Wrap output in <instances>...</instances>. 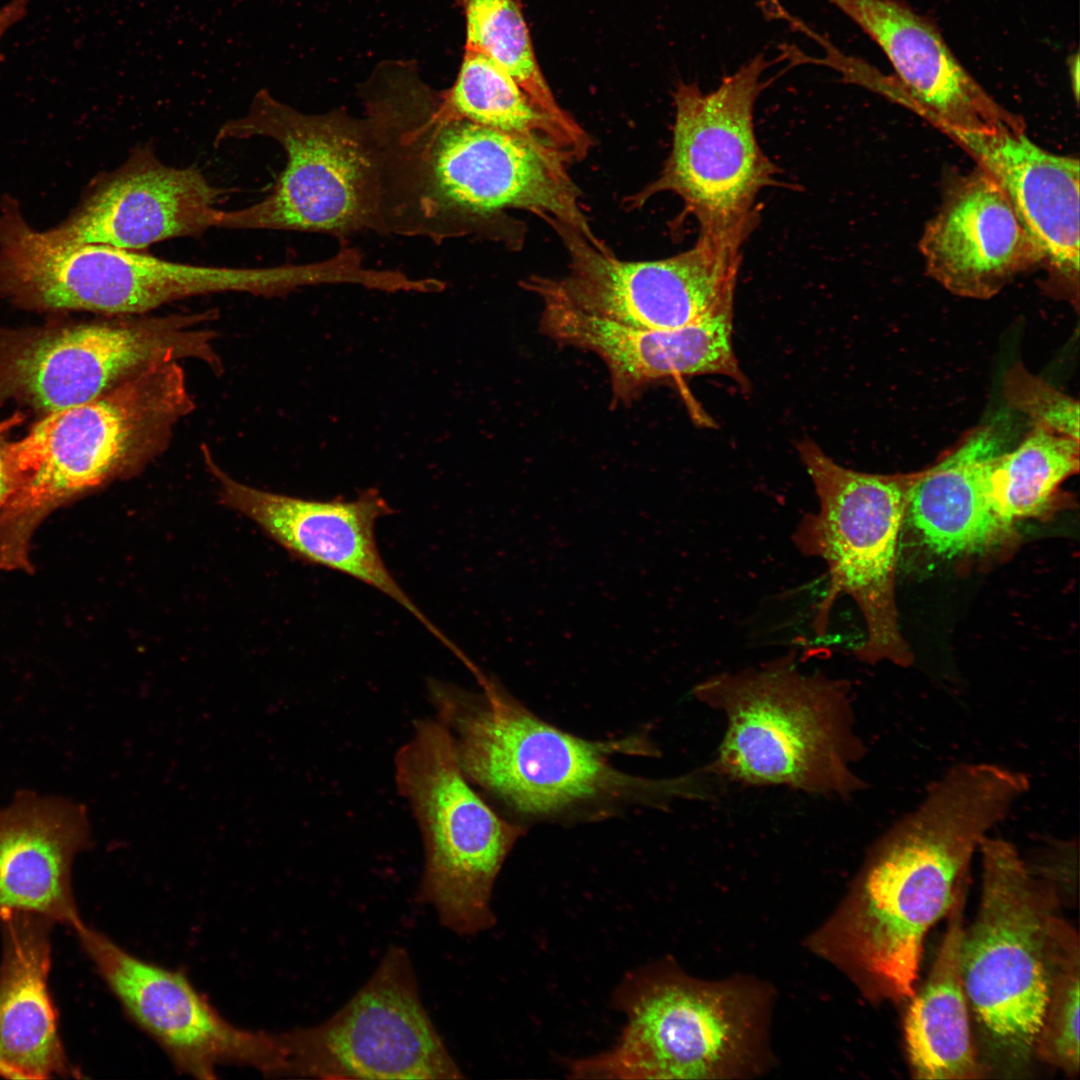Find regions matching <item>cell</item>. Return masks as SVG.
<instances>
[{"label":"cell","instance_id":"obj_1","mask_svg":"<svg viewBox=\"0 0 1080 1080\" xmlns=\"http://www.w3.org/2000/svg\"><path fill=\"white\" fill-rule=\"evenodd\" d=\"M1029 785L995 763L947 770L872 844L837 909L808 938L810 950L871 1003L908 1001L929 930L967 890L975 852Z\"/></svg>","mask_w":1080,"mask_h":1080},{"label":"cell","instance_id":"obj_2","mask_svg":"<svg viewBox=\"0 0 1080 1080\" xmlns=\"http://www.w3.org/2000/svg\"><path fill=\"white\" fill-rule=\"evenodd\" d=\"M473 675L480 692L430 679L428 696L464 775L514 813L557 819L709 797V782L699 769L648 779L611 765L617 753L654 754L643 739L595 742L571 735L537 717L480 669Z\"/></svg>","mask_w":1080,"mask_h":1080},{"label":"cell","instance_id":"obj_3","mask_svg":"<svg viewBox=\"0 0 1080 1080\" xmlns=\"http://www.w3.org/2000/svg\"><path fill=\"white\" fill-rule=\"evenodd\" d=\"M179 361L152 365L81 405L48 413L4 445L12 494L0 514V569L31 571L37 527L55 509L130 477L194 409Z\"/></svg>","mask_w":1080,"mask_h":1080},{"label":"cell","instance_id":"obj_4","mask_svg":"<svg viewBox=\"0 0 1080 1080\" xmlns=\"http://www.w3.org/2000/svg\"><path fill=\"white\" fill-rule=\"evenodd\" d=\"M693 694L725 718L717 754L705 766L717 779L841 800L864 789L854 771L865 749L849 684L803 672L795 651L712 675Z\"/></svg>","mask_w":1080,"mask_h":1080},{"label":"cell","instance_id":"obj_5","mask_svg":"<svg viewBox=\"0 0 1080 1080\" xmlns=\"http://www.w3.org/2000/svg\"><path fill=\"white\" fill-rule=\"evenodd\" d=\"M775 992L752 976L704 980L672 959L631 970L616 988L626 1023L607 1052L571 1065L577 1078L745 1079L775 1064Z\"/></svg>","mask_w":1080,"mask_h":1080},{"label":"cell","instance_id":"obj_6","mask_svg":"<svg viewBox=\"0 0 1080 1080\" xmlns=\"http://www.w3.org/2000/svg\"><path fill=\"white\" fill-rule=\"evenodd\" d=\"M981 895L964 928L961 966L981 1063L1016 1077L1033 1057L1048 996V937L1061 896L1018 849L987 836L980 844Z\"/></svg>","mask_w":1080,"mask_h":1080},{"label":"cell","instance_id":"obj_7","mask_svg":"<svg viewBox=\"0 0 1080 1080\" xmlns=\"http://www.w3.org/2000/svg\"><path fill=\"white\" fill-rule=\"evenodd\" d=\"M797 449L819 510L802 517L792 540L801 554L823 560L829 577L812 623L815 632L825 633L835 601L848 595L867 630L855 657L868 664L910 665L913 656L901 635L895 598L897 548L910 493L923 469L866 473L839 465L811 440Z\"/></svg>","mask_w":1080,"mask_h":1080},{"label":"cell","instance_id":"obj_8","mask_svg":"<svg viewBox=\"0 0 1080 1080\" xmlns=\"http://www.w3.org/2000/svg\"><path fill=\"white\" fill-rule=\"evenodd\" d=\"M256 136L278 142L287 165L264 199L221 210L218 228L385 233L379 148L365 116L343 109L305 114L263 89L246 115L221 126L216 141Z\"/></svg>","mask_w":1080,"mask_h":1080},{"label":"cell","instance_id":"obj_9","mask_svg":"<svg viewBox=\"0 0 1080 1080\" xmlns=\"http://www.w3.org/2000/svg\"><path fill=\"white\" fill-rule=\"evenodd\" d=\"M394 768L398 792L407 800L423 841L419 901L457 935L490 929L496 922L492 891L523 830L499 816L473 788L449 732L436 718L414 722L411 737L395 755Z\"/></svg>","mask_w":1080,"mask_h":1080},{"label":"cell","instance_id":"obj_10","mask_svg":"<svg viewBox=\"0 0 1080 1080\" xmlns=\"http://www.w3.org/2000/svg\"><path fill=\"white\" fill-rule=\"evenodd\" d=\"M774 63L758 54L704 93L697 82L679 81L674 92L672 148L659 177L638 193L634 205L660 192L684 202L699 236L742 246L758 223L759 192L777 185V167L761 150L754 107Z\"/></svg>","mask_w":1080,"mask_h":1080},{"label":"cell","instance_id":"obj_11","mask_svg":"<svg viewBox=\"0 0 1080 1080\" xmlns=\"http://www.w3.org/2000/svg\"><path fill=\"white\" fill-rule=\"evenodd\" d=\"M277 1077L458 1079L424 1007L408 952L390 947L368 981L327 1020L276 1032Z\"/></svg>","mask_w":1080,"mask_h":1080},{"label":"cell","instance_id":"obj_12","mask_svg":"<svg viewBox=\"0 0 1080 1080\" xmlns=\"http://www.w3.org/2000/svg\"><path fill=\"white\" fill-rule=\"evenodd\" d=\"M570 261L559 279L534 276L523 287L619 325L675 329L733 313L741 247L699 236L677 255L651 261L617 258L594 234L553 227Z\"/></svg>","mask_w":1080,"mask_h":1080},{"label":"cell","instance_id":"obj_13","mask_svg":"<svg viewBox=\"0 0 1080 1080\" xmlns=\"http://www.w3.org/2000/svg\"><path fill=\"white\" fill-rule=\"evenodd\" d=\"M210 311L128 318L45 332L6 351L5 391L51 413L89 402L152 365L197 359L221 368Z\"/></svg>","mask_w":1080,"mask_h":1080},{"label":"cell","instance_id":"obj_14","mask_svg":"<svg viewBox=\"0 0 1080 1080\" xmlns=\"http://www.w3.org/2000/svg\"><path fill=\"white\" fill-rule=\"evenodd\" d=\"M73 931L128 1018L179 1072L213 1079L219 1067L239 1065L276 1077L275 1032L229 1022L185 974L135 956L84 922Z\"/></svg>","mask_w":1080,"mask_h":1080},{"label":"cell","instance_id":"obj_15","mask_svg":"<svg viewBox=\"0 0 1080 1080\" xmlns=\"http://www.w3.org/2000/svg\"><path fill=\"white\" fill-rule=\"evenodd\" d=\"M205 462L219 483L222 504L258 524L273 540L297 558L320 565L385 594L412 614L451 652L450 641L414 604L388 570L378 549L375 526L394 511L376 489L363 490L353 500H314L263 491L240 483L213 461Z\"/></svg>","mask_w":1080,"mask_h":1080},{"label":"cell","instance_id":"obj_16","mask_svg":"<svg viewBox=\"0 0 1080 1080\" xmlns=\"http://www.w3.org/2000/svg\"><path fill=\"white\" fill-rule=\"evenodd\" d=\"M218 195L199 169L168 166L150 146H140L120 167L97 178L72 213L50 230L77 243L136 251L218 228Z\"/></svg>","mask_w":1080,"mask_h":1080},{"label":"cell","instance_id":"obj_17","mask_svg":"<svg viewBox=\"0 0 1080 1080\" xmlns=\"http://www.w3.org/2000/svg\"><path fill=\"white\" fill-rule=\"evenodd\" d=\"M541 302L542 333L597 355L608 369L615 404H631L652 385L681 377L718 374L748 386L732 345L733 313L675 329H640L558 301Z\"/></svg>","mask_w":1080,"mask_h":1080},{"label":"cell","instance_id":"obj_18","mask_svg":"<svg viewBox=\"0 0 1080 1080\" xmlns=\"http://www.w3.org/2000/svg\"><path fill=\"white\" fill-rule=\"evenodd\" d=\"M920 251L931 278L957 296L981 300L1043 263L1003 188L980 166L948 186Z\"/></svg>","mask_w":1080,"mask_h":1080},{"label":"cell","instance_id":"obj_19","mask_svg":"<svg viewBox=\"0 0 1080 1080\" xmlns=\"http://www.w3.org/2000/svg\"><path fill=\"white\" fill-rule=\"evenodd\" d=\"M884 52L905 97L944 131L1024 128L964 68L938 28L898 0H827Z\"/></svg>","mask_w":1080,"mask_h":1080},{"label":"cell","instance_id":"obj_20","mask_svg":"<svg viewBox=\"0 0 1080 1080\" xmlns=\"http://www.w3.org/2000/svg\"><path fill=\"white\" fill-rule=\"evenodd\" d=\"M947 133L996 179L1040 249L1043 263L1072 296L1073 292L1078 296V159L1042 149L1025 135L1024 129Z\"/></svg>","mask_w":1080,"mask_h":1080},{"label":"cell","instance_id":"obj_21","mask_svg":"<svg viewBox=\"0 0 1080 1080\" xmlns=\"http://www.w3.org/2000/svg\"><path fill=\"white\" fill-rule=\"evenodd\" d=\"M90 841L84 806L58 796L18 793L0 808V912L34 913L72 929L81 923L72 866Z\"/></svg>","mask_w":1080,"mask_h":1080},{"label":"cell","instance_id":"obj_22","mask_svg":"<svg viewBox=\"0 0 1080 1080\" xmlns=\"http://www.w3.org/2000/svg\"><path fill=\"white\" fill-rule=\"evenodd\" d=\"M44 916L0 912V1078L71 1077L49 990L51 933Z\"/></svg>","mask_w":1080,"mask_h":1080},{"label":"cell","instance_id":"obj_23","mask_svg":"<svg viewBox=\"0 0 1080 1080\" xmlns=\"http://www.w3.org/2000/svg\"><path fill=\"white\" fill-rule=\"evenodd\" d=\"M1003 449L1000 431L981 425L934 464L913 486L906 514L928 548L946 558L982 552L1011 530L996 515L987 489L989 459Z\"/></svg>","mask_w":1080,"mask_h":1080},{"label":"cell","instance_id":"obj_24","mask_svg":"<svg viewBox=\"0 0 1080 1080\" xmlns=\"http://www.w3.org/2000/svg\"><path fill=\"white\" fill-rule=\"evenodd\" d=\"M967 890L946 916L947 926L922 987L908 1000L904 1042L915 1079L974 1080L986 1077L972 1031L961 966Z\"/></svg>","mask_w":1080,"mask_h":1080},{"label":"cell","instance_id":"obj_25","mask_svg":"<svg viewBox=\"0 0 1080 1080\" xmlns=\"http://www.w3.org/2000/svg\"><path fill=\"white\" fill-rule=\"evenodd\" d=\"M1079 440L1032 426L1016 448L994 454L987 489L996 515L1012 528L1056 510L1064 481L1079 471Z\"/></svg>","mask_w":1080,"mask_h":1080},{"label":"cell","instance_id":"obj_26","mask_svg":"<svg viewBox=\"0 0 1080 1080\" xmlns=\"http://www.w3.org/2000/svg\"><path fill=\"white\" fill-rule=\"evenodd\" d=\"M445 94L458 114L475 123L552 148L569 161L585 156L506 70L480 52L464 49L457 77Z\"/></svg>","mask_w":1080,"mask_h":1080},{"label":"cell","instance_id":"obj_27","mask_svg":"<svg viewBox=\"0 0 1080 1080\" xmlns=\"http://www.w3.org/2000/svg\"><path fill=\"white\" fill-rule=\"evenodd\" d=\"M465 20L464 49L480 52L504 70L535 105L585 153L586 132L555 99L538 63L530 31L516 0H455Z\"/></svg>","mask_w":1080,"mask_h":1080},{"label":"cell","instance_id":"obj_28","mask_svg":"<svg viewBox=\"0 0 1080 1080\" xmlns=\"http://www.w3.org/2000/svg\"><path fill=\"white\" fill-rule=\"evenodd\" d=\"M1079 994V935L1056 913L1048 937V996L1033 1056L1072 1078L1080 1063Z\"/></svg>","mask_w":1080,"mask_h":1080},{"label":"cell","instance_id":"obj_29","mask_svg":"<svg viewBox=\"0 0 1080 1080\" xmlns=\"http://www.w3.org/2000/svg\"><path fill=\"white\" fill-rule=\"evenodd\" d=\"M1003 396L1010 408L1031 419L1032 426L1079 440V402L1057 390L1021 363L1003 378Z\"/></svg>","mask_w":1080,"mask_h":1080},{"label":"cell","instance_id":"obj_30","mask_svg":"<svg viewBox=\"0 0 1080 1080\" xmlns=\"http://www.w3.org/2000/svg\"><path fill=\"white\" fill-rule=\"evenodd\" d=\"M26 8V0H11L0 9V41L6 31L23 18ZM1 58L0 54V63Z\"/></svg>","mask_w":1080,"mask_h":1080},{"label":"cell","instance_id":"obj_31","mask_svg":"<svg viewBox=\"0 0 1080 1080\" xmlns=\"http://www.w3.org/2000/svg\"><path fill=\"white\" fill-rule=\"evenodd\" d=\"M12 476L5 456L4 445H0V514L12 494Z\"/></svg>","mask_w":1080,"mask_h":1080},{"label":"cell","instance_id":"obj_32","mask_svg":"<svg viewBox=\"0 0 1080 1080\" xmlns=\"http://www.w3.org/2000/svg\"><path fill=\"white\" fill-rule=\"evenodd\" d=\"M1069 67H1070V75H1071V82H1072V88H1073V91H1074V96H1075L1076 99H1078V93H1079V56H1078V54H1075L1072 57H1070Z\"/></svg>","mask_w":1080,"mask_h":1080}]
</instances>
